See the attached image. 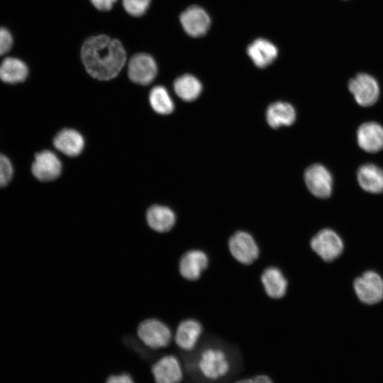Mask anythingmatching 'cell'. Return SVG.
I'll list each match as a JSON object with an SVG mask.
<instances>
[{
    "label": "cell",
    "mask_w": 383,
    "mask_h": 383,
    "mask_svg": "<svg viewBox=\"0 0 383 383\" xmlns=\"http://www.w3.org/2000/svg\"><path fill=\"white\" fill-rule=\"evenodd\" d=\"M26 65L16 57H6L0 65V79L9 84H16L24 81L28 76Z\"/></svg>",
    "instance_id": "cell-22"
},
{
    "label": "cell",
    "mask_w": 383,
    "mask_h": 383,
    "mask_svg": "<svg viewBox=\"0 0 383 383\" xmlns=\"http://www.w3.org/2000/svg\"><path fill=\"white\" fill-rule=\"evenodd\" d=\"M146 221L148 226L154 231L167 233L174 226L176 215L170 208L155 204L147 210Z\"/></svg>",
    "instance_id": "cell-16"
},
{
    "label": "cell",
    "mask_w": 383,
    "mask_h": 383,
    "mask_svg": "<svg viewBox=\"0 0 383 383\" xmlns=\"http://www.w3.org/2000/svg\"><path fill=\"white\" fill-rule=\"evenodd\" d=\"M174 89L179 98L186 101H191L199 96L202 86L195 77L184 74L174 81Z\"/></svg>",
    "instance_id": "cell-23"
},
{
    "label": "cell",
    "mask_w": 383,
    "mask_h": 383,
    "mask_svg": "<svg viewBox=\"0 0 383 383\" xmlns=\"http://www.w3.org/2000/svg\"><path fill=\"white\" fill-rule=\"evenodd\" d=\"M357 139L362 150L377 152L383 148V128L375 122L365 123L357 129Z\"/></svg>",
    "instance_id": "cell-15"
},
{
    "label": "cell",
    "mask_w": 383,
    "mask_h": 383,
    "mask_svg": "<svg viewBox=\"0 0 383 383\" xmlns=\"http://www.w3.org/2000/svg\"><path fill=\"white\" fill-rule=\"evenodd\" d=\"M252 379V383H274L272 379L266 374L256 375Z\"/></svg>",
    "instance_id": "cell-30"
},
{
    "label": "cell",
    "mask_w": 383,
    "mask_h": 383,
    "mask_svg": "<svg viewBox=\"0 0 383 383\" xmlns=\"http://www.w3.org/2000/svg\"><path fill=\"white\" fill-rule=\"evenodd\" d=\"M139 339L152 349H160L169 345L172 340L170 328L157 318H147L141 321L137 328Z\"/></svg>",
    "instance_id": "cell-3"
},
{
    "label": "cell",
    "mask_w": 383,
    "mask_h": 383,
    "mask_svg": "<svg viewBox=\"0 0 383 383\" xmlns=\"http://www.w3.org/2000/svg\"><path fill=\"white\" fill-rule=\"evenodd\" d=\"M13 45L10 32L5 28H0V56L9 51Z\"/></svg>",
    "instance_id": "cell-27"
},
{
    "label": "cell",
    "mask_w": 383,
    "mask_h": 383,
    "mask_svg": "<svg viewBox=\"0 0 383 383\" xmlns=\"http://www.w3.org/2000/svg\"><path fill=\"white\" fill-rule=\"evenodd\" d=\"M92 4L99 10L109 11L116 0H91Z\"/></svg>",
    "instance_id": "cell-29"
},
{
    "label": "cell",
    "mask_w": 383,
    "mask_h": 383,
    "mask_svg": "<svg viewBox=\"0 0 383 383\" xmlns=\"http://www.w3.org/2000/svg\"><path fill=\"white\" fill-rule=\"evenodd\" d=\"M149 100L153 110L160 114H169L174 110V103L167 89L162 86L152 89Z\"/></svg>",
    "instance_id": "cell-24"
},
{
    "label": "cell",
    "mask_w": 383,
    "mask_h": 383,
    "mask_svg": "<svg viewBox=\"0 0 383 383\" xmlns=\"http://www.w3.org/2000/svg\"><path fill=\"white\" fill-rule=\"evenodd\" d=\"M180 21L185 32L193 37L204 35L211 25L208 13L197 6L186 9L180 16Z\"/></svg>",
    "instance_id": "cell-13"
},
{
    "label": "cell",
    "mask_w": 383,
    "mask_h": 383,
    "mask_svg": "<svg viewBox=\"0 0 383 383\" xmlns=\"http://www.w3.org/2000/svg\"><path fill=\"white\" fill-rule=\"evenodd\" d=\"M106 383H134V382L129 374H121L111 375L108 377Z\"/></svg>",
    "instance_id": "cell-28"
},
{
    "label": "cell",
    "mask_w": 383,
    "mask_h": 383,
    "mask_svg": "<svg viewBox=\"0 0 383 383\" xmlns=\"http://www.w3.org/2000/svg\"><path fill=\"white\" fill-rule=\"evenodd\" d=\"M357 178L362 189L370 193L383 192V170L373 164L362 165L357 171Z\"/></svg>",
    "instance_id": "cell-20"
},
{
    "label": "cell",
    "mask_w": 383,
    "mask_h": 383,
    "mask_svg": "<svg viewBox=\"0 0 383 383\" xmlns=\"http://www.w3.org/2000/svg\"><path fill=\"white\" fill-rule=\"evenodd\" d=\"M358 299L366 304H375L383 299V279L377 272L368 271L353 284Z\"/></svg>",
    "instance_id": "cell-6"
},
{
    "label": "cell",
    "mask_w": 383,
    "mask_h": 383,
    "mask_svg": "<svg viewBox=\"0 0 383 383\" xmlns=\"http://www.w3.org/2000/svg\"><path fill=\"white\" fill-rule=\"evenodd\" d=\"M228 246L233 257L243 265H251L260 255L256 240L245 231L235 232L228 239Z\"/></svg>",
    "instance_id": "cell-4"
},
{
    "label": "cell",
    "mask_w": 383,
    "mask_h": 383,
    "mask_svg": "<svg viewBox=\"0 0 383 383\" xmlns=\"http://www.w3.org/2000/svg\"><path fill=\"white\" fill-rule=\"evenodd\" d=\"M13 175V167L10 160L0 153V188L9 184Z\"/></svg>",
    "instance_id": "cell-26"
},
{
    "label": "cell",
    "mask_w": 383,
    "mask_h": 383,
    "mask_svg": "<svg viewBox=\"0 0 383 383\" xmlns=\"http://www.w3.org/2000/svg\"><path fill=\"white\" fill-rule=\"evenodd\" d=\"M266 294L274 299H281L287 293L288 282L283 272L277 267L265 268L260 277Z\"/></svg>",
    "instance_id": "cell-17"
},
{
    "label": "cell",
    "mask_w": 383,
    "mask_h": 383,
    "mask_svg": "<svg viewBox=\"0 0 383 383\" xmlns=\"http://www.w3.org/2000/svg\"><path fill=\"white\" fill-rule=\"evenodd\" d=\"M155 383H180L183 370L179 359L172 355L160 358L152 367Z\"/></svg>",
    "instance_id": "cell-12"
},
{
    "label": "cell",
    "mask_w": 383,
    "mask_h": 383,
    "mask_svg": "<svg viewBox=\"0 0 383 383\" xmlns=\"http://www.w3.org/2000/svg\"><path fill=\"white\" fill-rule=\"evenodd\" d=\"M53 144L63 154L74 157L82 151L84 141L79 132L73 129L65 128L55 135Z\"/></svg>",
    "instance_id": "cell-18"
},
{
    "label": "cell",
    "mask_w": 383,
    "mask_h": 383,
    "mask_svg": "<svg viewBox=\"0 0 383 383\" xmlns=\"http://www.w3.org/2000/svg\"><path fill=\"white\" fill-rule=\"evenodd\" d=\"M150 0H123L125 10L133 16H140L148 9Z\"/></svg>",
    "instance_id": "cell-25"
},
{
    "label": "cell",
    "mask_w": 383,
    "mask_h": 383,
    "mask_svg": "<svg viewBox=\"0 0 383 383\" xmlns=\"http://www.w3.org/2000/svg\"><path fill=\"white\" fill-rule=\"evenodd\" d=\"M350 91L362 106H370L378 99L379 88L376 79L365 73L357 74L348 83Z\"/></svg>",
    "instance_id": "cell-7"
},
{
    "label": "cell",
    "mask_w": 383,
    "mask_h": 383,
    "mask_svg": "<svg viewBox=\"0 0 383 383\" xmlns=\"http://www.w3.org/2000/svg\"><path fill=\"white\" fill-rule=\"evenodd\" d=\"M197 368L205 379L215 381L228 374L231 363L224 350L216 347H208L200 353Z\"/></svg>",
    "instance_id": "cell-2"
},
{
    "label": "cell",
    "mask_w": 383,
    "mask_h": 383,
    "mask_svg": "<svg viewBox=\"0 0 383 383\" xmlns=\"http://www.w3.org/2000/svg\"><path fill=\"white\" fill-rule=\"evenodd\" d=\"M304 179L309 190L315 196L326 199L331 196L332 176L323 165L313 164L309 167L304 173Z\"/></svg>",
    "instance_id": "cell-8"
},
{
    "label": "cell",
    "mask_w": 383,
    "mask_h": 383,
    "mask_svg": "<svg viewBox=\"0 0 383 383\" xmlns=\"http://www.w3.org/2000/svg\"><path fill=\"white\" fill-rule=\"evenodd\" d=\"M203 333V327L194 318H187L181 321L175 331L174 341L183 350L190 351L195 348Z\"/></svg>",
    "instance_id": "cell-14"
},
{
    "label": "cell",
    "mask_w": 383,
    "mask_h": 383,
    "mask_svg": "<svg viewBox=\"0 0 383 383\" xmlns=\"http://www.w3.org/2000/svg\"><path fill=\"white\" fill-rule=\"evenodd\" d=\"M31 170L36 179L42 182H48L60 176L62 165L54 152L43 150L35 155Z\"/></svg>",
    "instance_id": "cell-11"
},
{
    "label": "cell",
    "mask_w": 383,
    "mask_h": 383,
    "mask_svg": "<svg viewBox=\"0 0 383 383\" xmlns=\"http://www.w3.org/2000/svg\"><path fill=\"white\" fill-rule=\"evenodd\" d=\"M208 265L209 257L206 253L199 249H192L181 257L179 271L184 279L195 281L200 278Z\"/></svg>",
    "instance_id": "cell-10"
},
{
    "label": "cell",
    "mask_w": 383,
    "mask_h": 383,
    "mask_svg": "<svg viewBox=\"0 0 383 383\" xmlns=\"http://www.w3.org/2000/svg\"><path fill=\"white\" fill-rule=\"evenodd\" d=\"M247 52L257 67L263 68L275 60L278 50L276 46L269 40L259 38L248 46Z\"/></svg>",
    "instance_id": "cell-19"
},
{
    "label": "cell",
    "mask_w": 383,
    "mask_h": 383,
    "mask_svg": "<svg viewBox=\"0 0 383 383\" xmlns=\"http://www.w3.org/2000/svg\"><path fill=\"white\" fill-rule=\"evenodd\" d=\"M157 65L152 56L145 53H138L129 60L128 77L133 82L148 85L157 74Z\"/></svg>",
    "instance_id": "cell-9"
},
{
    "label": "cell",
    "mask_w": 383,
    "mask_h": 383,
    "mask_svg": "<svg viewBox=\"0 0 383 383\" xmlns=\"http://www.w3.org/2000/svg\"><path fill=\"white\" fill-rule=\"evenodd\" d=\"M311 249L323 260L331 262L337 259L343 252L344 245L337 233L329 228L318 231L311 240Z\"/></svg>",
    "instance_id": "cell-5"
},
{
    "label": "cell",
    "mask_w": 383,
    "mask_h": 383,
    "mask_svg": "<svg viewBox=\"0 0 383 383\" xmlns=\"http://www.w3.org/2000/svg\"><path fill=\"white\" fill-rule=\"evenodd\" d=\"M267 121L272 128L292 125L296 118L294 107L289 103L277 101L270 105L266 113Z\"/></svg>",
    "instance_id": "cell-21"
},
{
    "label": "cell",
    "mask_w": 383,
    "mask_h": 383,
    "mask_svg": "<svg viewBox=\"0 0 383 383\" xmlns=\"http://www.w3.org/2000/svg\"><path fill=\"white\" fill-rule=\"evenodd\" d=\"M81 57L87 72L99 80L116 77L126 61V53L121 42L105 35L86 40Z\"/></svg>",
    "instance_id": "cell-1"
},
{
    "label": "cell",
    "mask_w": 383,
    "mask_h": 383,
    "mask_svg": "<svg viewBox=\"0 0 383 383\" xmlns=\"http://www.w3.org/2000/svg\"><path fill=\"white\" fill-rule=\"evenodd\" d=\"M235 383H252V379L250 378H245L238 380Z\"/></svg>",
    "instance_id": "cell-31"
}]
</instances>
